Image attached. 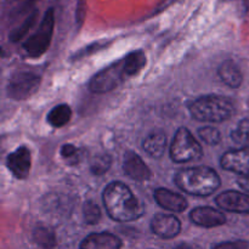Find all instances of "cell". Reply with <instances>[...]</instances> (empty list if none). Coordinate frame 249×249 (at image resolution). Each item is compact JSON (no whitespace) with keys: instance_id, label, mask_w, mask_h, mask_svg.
I'll use <instances>...</instances> for the list:
<instances>
[{"instance_id":"cell-1","label":"cell","mask_w":249,"mask_h":249,"mask_svg":"<svg viewBox=\"0 0 249 249\" xmlns=\"http://www.w3.org/2000/svg\"><path fill=\"white\" fill-rule=\"evenodd\" d=\"M146 55L142 50H136L124 56L122 60L107 66L97 72L89 82V90L94 94H106L118 88L128 78L136 75L145 67Z\"/></svg>"},{"instance_id":"cell-2","label":"cell","mask_w":249,"mask_h":249,"mask_svg":"<svg viewBox=\"0 0 249 249\" xmlns=\"http://www.w3.org/2000/svg\"><path fill=\"white\" fill-rule=\"evenodd\" d=\"M102 201L109 218L119 223L138 220L145 213V204L125 184L113 181L106 186Z\"/></svg>"},{"instance_id":"cell-3","label":"cell","mask_w":249,"mask_h":249,"mask_svg":"<svg viewBox=\"0 0 249 249\" xmlns=\"http://www.w3.org/2000/svg\"><path fill=\"white\" fill-rule=\"evenodd\" d=\"M174 181L181 191L199 197L211 196L221 185L218 173L204 165L179 170L175 174Z\"/></svg>"},{"instance_id":"cell-4","label":"cell","mask_w":249,"mask_h":249,"mask_svg":"<svg viewBox=\"0 0 249 249\" xmlns=\"http://www.w3.org/2000/svg\"><path fill=\"white\" fill-rule=\"evenodd\" d=\"M190 113L196 121L206 123H221L235 114L236 107L231 99L220 95H206L191 102Z\"/></svg>"},{"instance_id":"cell-5","label":"cell","mask_w":249,"mask_h":249,"mask_svg":"<svg viewBox=\"0 0 249 249\" xmlns=\"http://www.w3.org/2000/svg\"><path fill=\"white\" fill-rule=\"evenodd\" d=\"M53 27H55V11L53 7H50L44 14L38 29L22 44V49L29 57L38 58L46 53L53 39Z\"/></svg>"},{"instance_id":"cell-6","label":"cell","mask_w":249,"mask_h":249,"mask_svg":"<svg viewBox=\"0 0 249 249\" xmlns=\"http://www.w3.org/2000/svg\"><path fill=\"white\" fill-rule=\"evenodd\" d=\"M41 77L36 71L31 68H19L10 77L6 87V94L10 99L22 101L31 97L38 90Z\"/></svg>"},{"instance_id":"cell-7","label":"cell","mask_w":249,"mask_h":249,"mask_svg":"<svg viewBox=\"0 0 249 249\" xmlns=\"http://www.w3.org/2000/svg\"><path fill=\"white\" fill-rule=\"evenodd\" d=\"M203 155L202 146L187 128H179L170 145V158L175 163H187L197 160Z\"/></svg>"},{"instance_id":"cell-8","label":"cell","mask_w":249,"mask_h":249,"mask_svg":"<svg viewBox=\"0 0 249 249\" xmlns=\"http://www.w3.org/2000/svg\"><path fill=\"white\" fill-rule=\"evenodd\" d=\"M220 165L229 172L249 177V146L224 153L220 158Z\"/></svg>"},{"instance_id":"cell-9","label":"cell","mask_w":249,"mask_h":249,"mask_svg":"<svg viewBox=\"0 0 249 249\" xmlns=\"http://www.w3.org/2000/svg\"><path fill=\"white\" fill-rule=\"evenodd\" d=\"M32 156L26 146H19L14 152L9 153L6 158V167L16 179H26L31 172Z\"/></svg>"},{"instance_id":"cell-10","label":"cell","mask_w":249,"mask_h":249,"mask_svg":"<svg viewBox=\"0 0 249 249\" xmlns=\"http://www.w3.org/2000/svg\"><path fill=\"white\" fill-rule=\"evenodd\" d=\"M151 230L163 240H172L181 231V223L172 214H157L151 220Z\"/></svg>"},{"instance_id":"cell-11","label":"cell","mask_w":249,"mask_h":249,"mask_svg":"<svg viewBox=\"0 0 249 249\" xmlns=\"http://www.w3.org/2000/svg\"><path fill=\"white\" fill-rule=\"evenodd\" d=\"M215 203L225 212L249 214V195L238 191H225L215 197Z\"/></svg>"},{"instance_id":"cell-12","label":"cell","mask_w":249,"mask_h":249,"mask_svg":"<svg viewBox=\"0 0 249 249\" xmlns=\"http://www.w3.org/2000/svg\"><path fill=\"white\" fill-rule=\"evenodd\" d=\"M123 170L129 178L135 181H147L152 178V172L146 165L142 158L133 151H128L124 156Z\"/></svg>"},{"instance_id":"cell-13","label":"cell","mask_w":249,"mask_h":249,"mask_svg":"<svg viewBox=\"0 0 249 249\" xmlns=\"http://www.w3.org/2000/svg\"><path fill=\"white\" fill-rule=\"evenodd\" d=\"M190 219L196 225L202 228H216L226 223V215L223 212L212 207H198L190 213Z\"/></svg>"},{"instance_id":"cell-14","label":"cell","mask_w":249,"mask_h":249,"mask_svg":"<svg viewBox=\"0 0 249 249\" xmlns=\"http://www.w3.org/2000/svg\"><path fill=\"white\" fill-rule=\"evenodd\" d=\"M153 197H155L158 206L162 207L165 211L173 212V213H181L187 208L186 198L168 189L160 187L155 191Z\"/></svg>"},{"instance_id":"cell-15","label":"cell","mask_w":249,"mask_h":249,"mask_svg":"<svg viewBox=\"0 0 249 249\" xmlns=\"http://www.w3.org/2000/svg\"><path fill=\"white\" fill-rule=\"evenodd\" d=\"M80 249H121L122 241L109 232H95L88 235L80 242Z\"/></svg>"},{"instance_id":"cell-16","label":"cell","mask_w":249,"mask_h":249,"mask_svg":"<svg viewBox=\"0 0 249 249\" xmlns=\"http://www.w3.org/2000/svg\"><path fill=\"white\" fill-rule=\"evenodd\" d=\"M218 74L228 87L238 89L243 82V75L240 67L232 60H226L219 66Z\"/></svg>"},{"instance_id":"cell-17","label":"cell","mask_w":249,"mask_h":249,"mask_svg":"<svg viewBox=\"0 0 249 249\" xmlns=\"http://www.w3.org/2000/svg\"><path fill=\"white\" fill-rule=\"evenodd\" d=\"M142 147L151 157L160 158L167 148V135L162 130H155L146 136Z\"/></svg>"},{"instance_id":"cell-18","label":"cell","mask_w":249,"mask_h":249,"mask_svg":"<svg viewBox=\"0 0 249 249\" xmlns=\"http://www.w3.org/2000/svg\"><path fill=\"white\" fill-rule=\"evenodd\" d=\"M71 117H72L71 107L66 104H61L49 112L46 119H48V123L53 128H62L71 121Z\"/></svg>"},{"instance_id":"cell-19","label":"cell","mask_w":249,"mask_h":249,"mask_svg":"<svg viewBox=\"0 0 249 249\" xmlns=\"http://www.w3.org/2000/svg\"><path fill=\"white\" fill-rule=\"evenodd\" d=\"M33 241L41 249H53L56 247V236L51 229L39 226L33 231Z\"/></svg>"},{"instance_id":"cell-20","label":"cell","mask_w":249,"mask_h":249,"mask_svg":"<svg viewBox=\"0 0 249 249\" xmlns=\"http://www.w3.org/2000/svg\"><path fill=\"white\" fill-rule=\"evenodd\" d=\"M36 18H38V10H33V11L28 15V17H27L18 27H16V28L12 29V31L10 32V40H11L12 43H17V41H19L21 39H23L24 36H27V33L33 28V26L36 22Z\"/></svg>"},{"instance_id":"cell-21","label":"cell","mask_w":249,"mask_h":249,"mask_svg":"<svg viewBox=\"0 0 249 249\" xmlns=\"http://www.w3.org/2000/svg\"><path fill=\"white\" fill-rule=\"evenodd\" d=\"M112 158L107 153L97 155L90 164V172L95 175H104L111 168Z\"/></svg>"},{"instance_id":"cell-22","label":"cell","mask_w":249,"mask_h":249,"mask_svg":"<svg viewBox=\"0 0 249 249\" xmlns=\"http://www.w3.org/2000/svg\"><path fill=\"white\" fill-rule=\"evenodd\" d=\"M83 216L85 223L95 225L101 220V209L94 201H88L83 206Z\"/></svg>"},{"instance_id":"cell-23","label":"cell","mask_w":249,"mask_h":249,"mask_svg":"<svg viewBox=\"0 0 249 249\" xmlns=\"http://www.w3.org/2000/svg\"><path fill=\"white\" fill-rule=\"evenodd\" d=\"M231 139L240 145H249V119H242L237 128L231 131Z\"/></svg>"},{"instance_id":"cell-24","label":"cell","mask_w":249,"mask_h":249,"mask_svg":"<svg viewBox=\"0 0 249 249\" xmlns=\"http://www.w3.org/2000/svg\"><path fill=\"white\" fill-rule=\"evenodd\" d=\"M198 135L204 142L211 146L218 145L221 141L220 131L214 126H203V128L198 129Z\"/></svg>"},{"instance_id":"cell-25","label":"cell","mask_w":249,"mask_h":249,"mask_svg":"<svg viewBox=\"0 0 249 249\" xmlns=\"http://www.w3.org/2000/svg\"><path fill=\"white\" fill-rule=\"evenodd\" d=\"M108 41L107 40H102V41H96V43H92L90 44V45L85 46L84 49H82L80 51H78V53H75L74 55L72 56V60L75 61V60H80V58H84L87 57V56H90L92 55V53H97V51L102 50V49L106 48L107 45H108Z\"/></svg>"},{"instance_id":"cell-26","label":"cell","mask_w":249,"mask_h":249,"mask_svg":"<svg viewBox=\"0 0 249 249\" xmlns=\"http://www.w3.org/2000/svg\"><path fill=\"white\" fill-rule=\"evenodd\" d=\"M249 243L246 241H228L214 245L212 249H248Z\"/></svg>"},{"instance_id":"cell-27","label":"cell","mask_w":249,"mask_h":249,"mask_svg":"<svg viewBox=\"0 0 249 249\" xmlns=\"http://www.w3.org/2000/svg\"><path fill=\"white\" fill-rule=\"evenodd\" d=\"M78 153V148L75 147L72 143H65V145L61 146L60 148V155L61 157L65 158V160H71V158L75 157Z\"/></svg>"},{"instance_id":"cell-28","label":"cell","mask_w":249,"mask_h":249,"mask_svg":"<svg viewBox=\"0 0 249 249\" xmlns=\"http://www.w3.org/2000/svg\"><path fill=\"white\" fill-rule=\"evenodd\" d=\"M85 17V0H77V12H75V19L78 26H82Z\"/></svg>"},{"instance_id":"cell-29","label":"cell","mask_w":249,"mask_h":249,"mask_svg":"<svg viewBox=\"0 0 249 249\" xmlns=\"http://www.w3.org/2000/svg\"><path fill=\"white\" fill-rule=\"evenodd\" d=\"M221 1H225V2H236L240 7L241 12L243 15L247 14L248 10H249V0H221Z\"/></svg>"},{"instance_id":"cell-30","label":"cell","mask_w":249,"mask_h":249,"mask_svg":"<svg viewBox=\"0 0 249 249\" xmlns=\"http://www.w3.org/2000/svg\"><path fill=\"white\" fill-rule=\"evenodd\" d=\"M238 184H240V186L242 187L245 191L249 192V177H243L241 178L240 180H238Z\"/></svg>"},{"instance_id":"cell-31","label":"cell","mask_w":249,"mask_h":249,"mask_svg":"<svg viewBox=\"0 0 249 249\" xmlns=\"http://www.w3.org/2000/svg\"><path fill=\"white\" fill-rule=\"evenodd\" d=\"M174 249H197V247L190 245V243H179Z\"/></svg>"},{"instance_id":"cell-32","label":"cell","mask_w":249,"mask_h":249,"mask_svg":"<svg viewBox=\"0 0 249 249\" xmlns=\"http://www.w3.org/2000/svg\"><path fill=\"white\" fill-rule=\"evenodd\" d=\"M248 108H249V100H248Z\"/></svg>"}]
</instances>
